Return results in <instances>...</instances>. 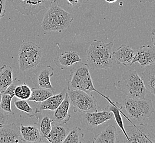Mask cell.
<instances>
[{"mask_svg": "<svg viewBox=\"0 0 155 143\" xmlns=\"http://www.w3.org/2000/svg\"><path fill=\"white\" fill-rule=\"evenodd\" d=\"M113 43H104L94 40L87 51V64L93 70L107 69L115 63L113 51Z\"/></svg>", "mask_w": 155, "mask_h": 143, "instance_id": "cell-1", "label": "cell"}, {"mask_svg": "<svg viewBox=\"0 0 155 143\" xmlns=\"http://www.w3.org/2000/svg\"><path fill=\"white\" fill-rule=\"evenodd\" d=\"M45 14L41 24L45 32H61L69 28L74 20L71 13L60 6L56 0L53 1Z\"/></svg>", "mask_w": 155, "mask_h": 143, "instance_id": "cell-2", "label": "cell"}, {"mask_svg": "<svg viewBox=\"0 0 155 143\" xmlns=\"http://www.w3.org/2000/svg\"><path fill=\"white\" fill-rule=\"evenodd\" d=\"M90 67L87 63L78 62L72 65L67 84L68 90H82L88 94L96 91L106 98L109 103L112 102L108 97L99 92L94 87L93 81L90 75Z\"/></svg>", "mask_w": 155, "mask_h": 143, "instance_id": "cell-3", "label": "cell"}, {"mask_svg": "<svg viewBox=\"0 0 155 143\" xmlns=\"http://www.w3.org/2000/svg\"><path fill=\"white\" fill-rule=\"evenodd\" d=\"M114 85L120 92L130 98L144 99L147 93L143 81L136 71L124 72Z\"/></svg>", "mask_w": 155, "mask_h": 143, "instance_id": "cell-4", "label": "cell"}, {"mask_svg": "<svg viewBox=\"0 0 155 143\" xmlns=\"http://www.w3.org/2000/svg\"><path fill=\"white\" fill-rule=\"evenodd\" d=\"M122 106L131 118L141 121L150 117L155 111L151 100L130 98L122 101Z\"/></svg>", "mask_w": 155, "mask_h": 143, "instance_id": "cell-5", "label": "cell"}, {"mask_svg": "<svg viewBox=\"0 0 155 143\" xmlns=\"http://www.w3.org/2000/svg\"><path fill=\"white\" fill-rule=\"evenodd\" d=\"M42 52L41 47L32 42L23 43L18 53L19 69L26 71L37 67L41 62Z\"/></svg>", "mask_w": 155, "mask_h": 143, "instance_id": "cell-6", "label": "cell"}, {"mask_svg": "<svg viewBox=\"0 0 155 143\" xmlns=\"http://www.w3.org/2000/svg\"><path fill=\"white\" fill-rule=\"evenodd\" d=\"M70 105L74 113L92 112L98 111L97 101L95 97L82 90H68Z\"/></svg>", "mask_w": 155, "mask_h": 143, "instance_id": "cell-7", "label": "cell"}, {"mask_svg": "<svg viewBox=\"0 0 155 143\" xmlns=\"http://www.w3.org/2000/svg\"><path fill=\"white\" fill-rule=\"evenodd\" d=\"M127 126L125 131L127 135L126 143H155L154 128L152 126L147 124L134 125Z\"/></svg>", "mask_w": 155, "mask_h": 143, "instance_id": "cell-8", "label": "cell"}, {"mask_svg": "<svg viewBox=\"0 0 155 143\" xmlns=\"http://www.w3.org/2000/svg\"><path fill=\"white\" fill-rule=\"evenodd\" d=\"M18 12L25 16H33L49 6L54 0H7Z\"/></svg>", "mask_w": 155, "mask_h": 143, "instance_id": "cell-9", "label": "cell"}, {"mask_svg": "<svg viewBox=\"0 0 155 143\" xmlns=\"http://www.w3.org/2000/svg\"><path fill=\"white\" fill-rule=\"evenodd\" d=\"M81 118L82 124L88 128H93L112 119L113 114L106 108L101 111L83 113Z\"/></svg>", "mask_w": 155, "mask_h": 143, "instance_id": "cell-10", "label": "cell"}, {"mask_svg": "<svg viewBox=\"0 0 155 143\" xmlns=\"http://www.w3.org/2000/svg\"><path fill=\"white\" fill-rule=\"evenodd\" d=\"M139 63L144 67L155 63V47L151 45H143L136 50L135 56L131 63Z\"/></svg>", "mask_w": 155, "mask_h": 143, "instance_id": "cell-11", "label": "cell"}, {"mask_svg": "<svg viewBox=\"0 0 155 143\" xmlns=\"http://www.w3.org/2000/svg\"><path fill=\"white\" fill-rule=\"evenodd\" d=\"M23 143L19 128L15 123L0 128V143Z\"/></svg>", "mask_w": 155, "mask_h": 143, "instance_id": "cell-12", "label": "cell"}, {"mask_svg": "<svg viewBox=\"0 0 155 143\" xmlns=\"http://www.w3.org/2000/svg\"><path fill=\"white\" fill-rule=\"evenodd\" d=\"M136 50L125 44H123L113 52V56L116 64L128 66L131 65Z\"/></svg>", "mask_w": 155, "mask_h": 143, "instance_id": "cell-13", "label": "cell"}, {"mask_svg": "<svg viewBox=\"0 0 155 143\" xmlns=\"http://www.w3.org/2000/svg\"><path fill=\"white\" fill-rule=\"evenodd\" d=\"M54 69L50 65H42L40 67L34 77L38 87L55 90L52 86L50 81V78L54 75Z\"/></svg>", "mask_w": 155, "mask_h": 143, "instance_id": "cell-14", "label": "cell"}, {"mask_svg": "<svg viewBox=\"0 0 155 143\" xmlns=\"http://www.w3.org/2000/svg\"><path fill=\"white\" fill-rule=\"evenodd\" d=\"M20 132L21 138L23 142L28 143H42L43 137L39 130L37 126L20 125Z\"/></svg>", "mask_w": 155, "mask_h": 143, "instance_id": "cell-15", "label": "cell"}, {"mask_svg": "<svg viewBox=\"0 0 155 143\" xmlns=\"http://www.w3.org/2000/svg\"><path fill=\"white\" fill-rule=\"evenodd\" d=\"M51 129L47 137L48 142L51 143H61L64 142L69 132L65 124L60 123L53 121Z\"/></svg>", "mask_w": 155, "mask_h": 143, "instance_id": "cell-16", "label": "cell"}, {"mask_svg": "<svg viewBox=\"0 0 155 143\" xmlns=\"http://www.w3.org/2000/svg\"><path fill=\"white\" fill-rule=\"evenodd\" d=\"M66 89H64L60 93L53 95L41 103H38L35 112H40L44 110L55 111L62 103L66 94Z\"/></svg>", "mask_w": 155, "mask_h": 143, "instance_id": "cell-17", "label": "cell"}, {"mask_svg": "<svg viewBox=\"0 0 155 143\" xmlns=\"http://www.w3.org/2000/svg\"><path fill=\"white\" fill-rule=\"evenodd\" d=\"M80 54L74 51L64 52L56 57L54 62L61 69H68L76 63L81 62Z\"/></svg>", "mask_w": 155, "mask_h": 143, "instance_id": "cell-18", "label": "cell"}, {"mask_svg": "<svg viewBox=\"0 0 155 143\" xmlns=\"http://www.w3.org/2000/svg\"><path fill=\"white\" fill-rule=\"evenodd\" d=\"M70 106V101L68 94L66 93L64 99L60 103L59 107L54 111L53 113V121L60 123L66 124L71 117L68 114V111Z\"/></svg>", "mask_w": 155, "mask_h": 143, "instance_id": "cell-19", "label": "cell"}, {"mask_svg": "<svg viewBox=\"0 0 155 143\" xmlns=\"http://www.w3.org/2000/svg\"><path fill=\"white\" fill-rule=\"evenodd\" d=\"M141 78L146 90L155 97V63L146 66V69L141 74Z\"/></svg>", "mask_w": 155, "mask_h": 143, "instance_id": "cell-20", "label": "cell"}, {"mask_svg": "<svg viewBox=\"0 0 155 143\" xmlns=\"http://www.w3.org/2000/svg\"><path fill=\"white\" fill-rule=\"evenodd\" d=\"M34 116L38 119L37 123L35 124L37 126L43 138H47L51 129L53 118H51L48 115L44 114L41 112H36Z\"/></svg>", "mask_w": 155, "mask_h": 143, "instance_id": "cell-21", "label": "cell"}, {"mask_svg": "<svg viewBox=\"0 0 155 143\" xmlns=\"http://www.w3.org/2000/svg\"><path fill=\"white\" fill-rule=\"evenodd\" d=\"M117 142L116 128L109 125L105 128L102 132L94 138L93 143H115Z\"/></svg>", "mask_w": 155, "mask_h": 143, "instance_id": "cell-22", "label": "cell"}, {"mask_svg": "<svg viewBox=\"0 0 155 143\" xmlns=\"http://www.w3.org/2000/svg\"><path fill=\"white\" fill-rule=\"evenodd\" d=\"M109 111H111L113 114V117H114L116 123H117L118 127L120 128L121 131L124 133L126 140L127 139V135L125 131V128L124 127L123 121L121 117V113H123L121 111V109H123V106L120 103L117 102H114L110 103L109 105L106 107Z\"/></svg>", "mask_w": 155, "mask_h": 143, "instance_id": "cell-23", "label": "cell"}, {"mask_svg": "<svg viewBox=\"0 0 155 143\" xmlns=\"http://www.w3.org/2000/svg\"><path fill=\"white\" fill-rule=\"evenodd\" d=\"M54 94L55 90H50L43 87H33L31 89V95L28 100L33 101L35 103H38L53 96Z\"/></svg>", "mask_w": 155, "mask_h": 143, "instance_id": "cell-24", "label": "cell"}, {"mask_svg": "<svg viewBox=\"0 0 155 143\" xmlns=\"http://www.w3.org/2000/svg\"><path fill=\"white\" fill-rule=\"evenodd\" d=\"M13 81L12 68L8 65H3L0 68V90L3 93Z\"/></svg>", "mask_w": 155, "mask_h": 143, "instance_id": "cell-25", "label": "cell"}, {"mask_svg": "<svg viewBox=\"0 0 155 143\" xmlns=\"http://www.w3.org/2000/svg\"><path fill=\"white\" fill-rule=\"evenodd\" d=\"M84 133L82 130L78 127H75L68 132L64 143H80L83 141Z\"/></svg>", "mask_w": 155, "mask_h": 143, "instance_id": "cell-26", "label": "cell"}, {"mask_svg": "<svg viewBox=\"0 0 155 143\" xmlns=\"http://www.w3.org/2000/svg\"><path fill=\"white\" fill-rule=\"evenodd\" d=\"M31 89L25 83L19 84L15 89V95L19 99L28 100L31 95Z\"/></svg>", "mask_w": 155, "mask_h": 143, "instance_id": "cell-27", "label": "cell"}, {"mask_svg": "<svg viewBox=\"0 0 155 143\" xmlns=\"http://www.w3.org/2000/svg\"><path fill=\"white\" fill-rule=\"evenodd\" d=\"M15 105L18 110L25 112L29 117H32L35 116V112H34V110L30 106L26 100H16L15 101Z\"/></svg>", "mask_w": 155, "mask_h": 143, "instance_id": "cell-28", "label": "cell"}, {"mask_svg": "<svg viewBox=\"0 0 155 143\" xmlns=\"http://www.w3.org/2000/svg\"><path fill=\"white\" fill-rule=\"evenodd\" d=\"M12 99V97L8 94H2L0 103V108L1 110L10 115H14V112H13L11 109V101Z\"/></svg>", "mask_w": 155, "mask_h": 143, "instance_id": "cell-29", "label": "cell"}, {"mask_svg": "<svg viewBox=\"0 0 155 143\" xmlns=\"http://www.w3.org/2000/svg\"><path fill=\"white\" fill-rule=\"evenodd\" d=\"M21 81H19L17 79H15V81H13L12 83L11 84L9 87L3 91L2 94H8L12 97H15V89H16V87H17V85H19V83H21Z\"/></svg>", "mask_w": 155, "mask_h": 143, "instance_id": "cell-30", "label": "cell"}, {"mask_svg": "<svg viewBox=\"0 0 155 143\" xmlns=\"http://www.w3.org/2000/svg\"><path fill=\"white\" fill-rule=\"evenodd\" d=\"M67 3L70 6L74 9H78L80 7H81L83 0H66Z\"/></svg>", "mask_w": 155, "mask_h": 143, "instance_id": "cell-31", "label": "cell"}, {"mask_svg": "<svg viewBox=\"0 0 155 143\" xmlns=\"http://www.w3.org/2000/svg\"><path fill=\"white\" fill-rule=\"evenodd\" d=\"M9 115L6 112L0 110V128L6 125L8 120Z\"/></svg>", "mask_w": 155, "mask_h": 143, "instance_id": "cell-32", "label": "cell"}, {"mask_svg": "<svg viewBox=\"0 0 155 143\" xmlns=\"http://www.w3.org/2000/svg\"><path fill=\"white\" fill-rule=\"evenodd\" d=\"M7 0H0V19L3 17L6 13V2Z\"/></svg>", "mask_w": 155, "mask_h": 143, "instance_id": "cell-33", "label": "cell"}, {"mask_svg": "<svg viewBox=\"0 0 155 143\" xmlns=\"http://www.w3.org/2000/svg\"><path fill=\"white\" fill-rule=\"evenodd\" d=\"M151 34H152L151 41H152V43L153 44L154 46L155 47V28L152 29V31H151Z\"/></svg>", "mask_w": 155, "mask_h": 143, "instance_id": "cell-34", "label": "cell"}, {"mask_svg": "<svg viewBox=\"0 0 155 143\" xmlns=\"http://www.w3.org/2000/svg\"><path fill=\"white\" fill-rule=\"evenodd\" d=\"M141 3H145L146 2H152L155 0H138Z\"/></svg>", "mask_w": 155, "mask_h": 143, "instance_id": "cell-35", "label": "cell"}, {"mask_svg": "<svg viewBox=\"0 0 155 143\" xmlns=\"http://www.w3.org/2000/svg\"><path fill=\"white\" fill-rule=\"evenodd\" d=\"M118 0H105L106 2L108 3H114L116 2Z\"/></svg>", "mask_w": 155, "mask_h": 143, "instance_id": "cell-36", "label": "cell"}, {"mask_svg": "<svg viewBox=\"0 0 155 143\" xmlns=\"http://www.w3.org/2000/svg\"><path fill=\"white\" fill-rule=\"evenodd\" d=\"M2 91L0 90V103H1V98H2Z\"/></svg>", "mask_w": 155, "mask_h": 143, "instance_id": "cell-37", "label": "cell"}, {"mask_svg": "<svg viewBox=\"0 0 155 143\" xmlns=\"http://www.w3.org/2000/svg\"><path fill=\"white\" fill-rule=\"evenodd\" d=\"M87 1H91V0H86Z\"/></svg>", "mask_w": 155, "mask_h": 143, "instance_id": "cell-38", "label": "cell"}, {"mask_svg": "<svg viewBox=\"0 0 155 143\" xmlns=\"http://www.w3.org/2000/svg\"></svg>", "mask_w": 155, "mask_h": 143, "instance_id": "cell-39", "label": "cell"}]
</instances>
